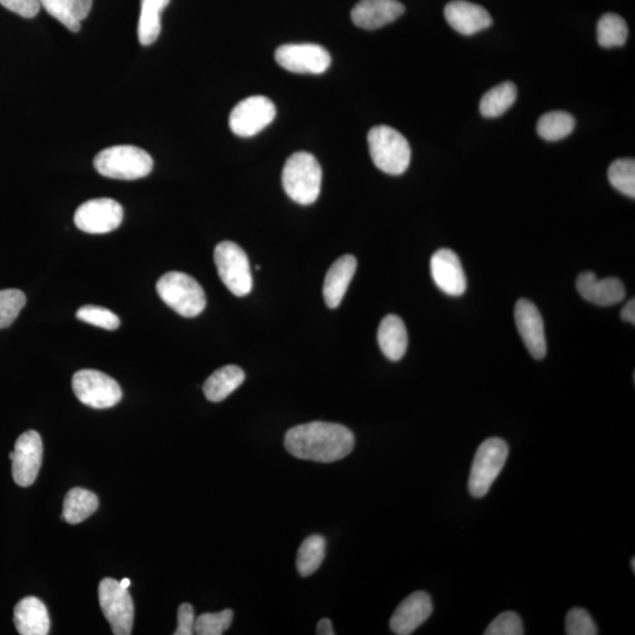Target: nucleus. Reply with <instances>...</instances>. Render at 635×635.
Returning <instances> with one entry per match:
<instances>
[{
    "instance_id": "1",
    "label": "nucleus",
    "mask_w": 635,
    "mask_h": 635,
    "mask_svg": "<svg viewBox=\"0 0 635 635\" xmlns=\"http://www.w3.org/2000/svg\"><path fill=\"white\" fill-rule=\"evenodd\" d=\"M356 439L344 425L312 421L287 431L285 449L293 457L317 463H334L349 456Z\"/></svg>"
},
{
    "instance_id": "2",
    "label": "nucleus",
    "mask_w": 635,
    "mask_h": 635,
    "mask_svg": "<svg viewBox=\"0 0 635 635\" xmlns=\"http://www.w3.org/2000/svg\"><path fill=\"white\" fill-rule=\"evenodd\" d=\"M323 171L318 160L307 152L294 153L285 163L282 182L286 195L300 205H311L319 198Z\"/></svg>"
},
{
    "instance_id": "3",
    "label": "nucleus",
    "mask_w": 635,
    "mask_h": 635,
    "mask_svg": "<svg viewBox=\"0 0 635 635\" xmlns=\"http://www.w3.org/2000/svg\"><path fill=\"white\" fill-rule=\"evenodd\" d=\"M370 155L380 171L391 176H400L409 169L411 146L399 131L391 126L373 127L367 136Z\"/></svg>"
},
{
    "instance_id": "4",
    "label": "nucleus",
    "mask_w": 635,
    "mask_h": 635,
    "mask_svg": "<svg viewBox=\"0 0 635 635\" xmlns=\"http://www.w3.org/2000/svg\"><path fill=\"white\" fill-rule=\"evenodd\" d=\"M93 165L106 178L136 180L149 176L153 159L143 149L133 145H118L99 152Z\"/></svg>"
},
{
    "instance_id": "5",
    "label": "nucleus",
    "mask_w": 635,
    "mask_h": 635,
    "mask_svg": "<svg viewBox=\"0 0 635 635\" xmlns=\"http://www.w3.org/2000/svg\"><path fill=\"white\" fill-rule=\"evenodd\" d=\"M157 292L163 302L180 316L195 318L205 310L203 287L189 274L172 271L158 280Z\"/></svg>"
},
{
    "instance_id": "6",
    "label": "nucleus",
    "mask_w": 635,
    "mask_h": 635,
    "mask_svg": "<svg viewBox=\"0 0 635 635\" xmlns=\"http://www.w3.org/2000/svg\"><path fill=\"white\" fill-rule=\"evenodd\" d=\"M508 445L500 438H490L479 446L469 479V491L474 498H483L504 469Z\"/></svg>"
},
{
    "instance_id": "7",
    "label": "nucleus",
    "mask_w": 635,
    "mask_h": 635,
    "mask_svg": "<svg viewBox=\"0 0 635 635\" xmlns=\"http://www.w3.org/2000/svg\"><path fill=\"white\" fill-rule=\"evenodd\" d=\"M215 263L224 285L237 297H245L252 290L249 257L233 242L219 243L215 250Z\"/></svg>"
},
{
    "instance_id": "8",
    "label": "nucleus",
    "mask_w": 635,
    "mask_h": 635,
    "mask_svg": "<svg viewBox=\"0 0 635 635\" xmlns=\"http://www.w3.org/2000/svg\"><path fill=\"white\" fill-rule=\"evenodd\" d=\"M76 397L92 409H110L122 400L123 392L117 381L100 371H78L72 378Z\"/></svg>"
},
{
    "instance_id": "9",
    "label": "nucleus",
    "mask_w": 635,
    "mask_h": 635,
    "mask_svg": "<svg viewBox=\"0 0 635 635\" xmlns=\"http://www.w3.org/2000/svg\"><path fill=\"white\" fill-rule=\"evenodd\" d=\"M98 598L113 634L130 635L135 621V606L127 588L115 579L106 578L99 584Z\"/></svg>"
},
{
    "instance_id": "10",
    "label": "nucleus",
    "mask_w": 635,
    "mask_h": 635,
    "mask_svg": "<svg viewBox=\"0 0 635 635\" xmlns=\"http://www.w3.org/2000/svg\"><path fill=\"white\" fill-rule=\"evenodd\" d=\"M277 109L272 100L264 96H252L242 100L230 115V129L238 137L258 135L276 118Z\"/></svg>"
},
{
    "instance_id": "11",
    "label": "nucleus",
    "mask_w": 635,
    "mask_h": 635,
    "mask_svg": "<svg viewBox=\"0 0 635 635\" xmlns=\"http://www.w3.org/2000/svg\"><path fill=\"white\" fill-rule=\"evenodd\" d=\"M124 218V210L116 200L92 199L78 207L75 224L80 231L91 235H104L118 229Z\"/></svg>"
},
{
    "instance_id": "12",
    "label": "nucleus",
    "mask_w": 635,
    "mask_h": 635,
    "mask_svg": "<svg viewBox=\"0 0 635 635\" xmlns=\"http://www.w3.org/2000/svg\"><path fill=\"white\" fill-rule=\"evenodd\" d=\"M274 57L283 69L303 75H322L332 62L329 51L317 44H286Z\"/></svg>"
},
{
    "instance_id": "13",
    "label": "nucleus",
    "mask_w": 635,
    "mask_h": 635,
    "mask_svg": "<svg viewBox=\"0 0 635 635\" xmlns=\"http://www.w3.org/2000/svg\"><path fill=\"white\" fill-rule=\"evenodd\" d=\"M11 461L17 485L29 487L35 483L43 461V441L38 432L28 431L17 439Z\"/></svg>"
},
{
    "instance_id": "14",
    "label": "nucleus",
    "mask_w": 635,
    "mask_h": 635,
    "mask_svg": "<svg viewBox=\"0 0 635 635\" xmlns=\"http://www.w3.org/2000/svg\"><path fill=\"white\" fill-rule=\"evenodd\" d=\"M517 329L528 352L534 359H544L547 353L543 316L531 300L520 299L514 310Z\"/></svg>"
},
{
    "instance_id": "15",
    "label": "nucleus",
    "mask_w": 635,
    "mask_h": 635,
    "mask_svg": "<svg viewBox=\"0 0 635 635\" xmlns=\"http://www.w3.org/2000/svg\"><path fill=\"white\" fill-rule=\"evenodd\" d=\"M431 274L433 282L447 296H463L467 289V280L463 265L456 252L440 249L431 259Z\"/></svg>"
},
{
    "instance_id": "16",
    "label": "nucleus",
    "mask_w": 635,
    "mask_h": 635,
    "mask_svg": "<svg viewBox=\"0 0 635 635\" xmlns=\"http://www.w3.org/2000/svg\"><path fill=\"white\" fill-rule=\"evenodd\" d=\"M433 612L432 599L426 592L418 591L401 601L390 620L394 634L409 635L425 623Z\"/></svg>"
},
{
    "instance_id": "17",
    "label": "nucleus",
    "mask_w": 635,
    "mask_h": 635,
    "mask_svg": "<svg viewBox=\"0 0 635 635\" xmlns=\"http://www.w3.org/2000/svg\"><path fill=\"white\" fill-rule=\"evenodd\" d=\"M398 0H360L351 12L354 25L364 30H378L404 15Z\"/></svg>"
},
{
    "instance_id": "18",
    "label": "nucleus",
    "mask_w": 635,
    "mask_h": 635,
    "mask_svg": "<svg viewBox=\"0 0 635 635\" xmlns=\"http://www.w3.org/2000/svg\"><path fill=\"white\" fill-rule=\"evenodd\" d=\"M444 13L451 28L464 36L476 35L489 29L493 23L489 11L466 0H453L445 6Z\"/></svg>"
},
{
    "instance_id": "19",
    "label": "nucleus",
    "mask_w": 635,
    "mask_h": 635,
    "mask_svg": "<svg viewBox=\"0 0 635 635\" xmlns=\"http://www.w3.org/2000/svg\"><path fill=\"white\" fill-rule=\"evenodd\" d=\"M577 290L587 302L598 306L619 304L626 296L625 286L620 279H599L593 272L579 274Z\"/></svg>"
},
{
    "instance_id": "20",
    "label": "nucleus",
    "mask_w": 635,
    "mask_h": 635,
    "mask_svg": "<svg viewBox=\"0 0 635 635\" xmlns=\"http://www.w3.org/2000/svg\"><path fill=\"white\" fill-rule=\"evenodd\" d=\"M356 270L357 259L351 254H346L336 260L327 271L323 292L325 303L330 309H337L342 304Z\"/></svg>"
},
{
    "instance_id": "21",
    "label": "nucleus",
    "mask_w": 635,
    "mask_h": 635,
    "mask_svg": "<svg viewBox=\"0 0 635 635\" xmlns=\"http://www.w3.org/2000/svg\"><path fill=\"white\" fill-rule=\"evenodd\" d=\"M13 621L19 634L46 635L50 631L48 608L36 597H26L19 601L13 613Z\"/></svg>"
},
{
    "instance_id": "22",
    "label": "nucleus",
    "mask_w": 635,
    "mask_h": 635,
    "mask_svg": "<svg viewBox=\"0 0 635 635\" xmlns=\"http://www.w3.org/2000/svg\"><path fill=\"white\" fill-rule=\"evenodd\" d=\"M378 343L381 352L392 362H398L405 356L409 345V334L403 320L394 314H389L379 325Z\"/></svg>"
},
{
    "instance_id": "23",
    "label": "nucleus",
    "mask_w": 635,
    "mask_h": 635,
    "mask_svg": "<svg viewBox=\"0 0 635 635\" xmlns=\"http://www.w3.org/2000/svg\"><path fill=\"white\" fill-rule=\"evenodd\" d=\"M93 0H39L40 8L56 18L65 28L78 32L82 22L88 18Z\"/></svg>"
},
{
    "instance_id": "24",
    "label": "nucleus",
    "mask_w": 635,
    "mask_h": 635,
    "mask_svg": "<svg viewBox=\"0 0 635 635\" xmlns=\"http://www.w3.org/2000/svg\"><path fill=\"white\" fill-rule=\"evenodd\" d=\"M245 381V372L236 365H227L213 372L203 386L207 400L220 403L231 396Z\"/></svg>"
},
{
    "instance_id": "25",
    "label": "nucleus",
    "mask_w": 635,
    "mask_h": 635,
    "mask_svg": "<svg viewBox=\"0 0 635 635\" xmlns=\"http://www.w3.org/2000/svg\"><path fill=\"white\" fill-rule=\"evenodd\" d=\"M171 0H142L140 2V17L138 23L139 43L149 46L156 42L162 31L163 10Z\"/></svg>"
},
{
    "instance_id": "26",
    "label": "nucleus",
    "mask_w": 635,
    "mask_h": 635,
    "mask_svg": "<svg viewBox=\"0 0 635 635\" xmlns=\"http://www.w3.org/2000/svg\"><path fill=\"white\" fill-rule=\"evenodd\" d=\"M98 506L99 499L95 493L76 487L66 494L63 518L71 525L83 523L98 510Z\"/></svg>"
},
{
    "instance_id": "27",
    "label": "nucleus",
    "mask_w": 635,
    "mask_h": 635,
    "mask_svg": "<svg viewBox=\"0 0 635 635\" xmlns=\"http://www.w3.org/2000/svg\"><path fill=\"white\" fill-rule=\"evenodd\" d=\"M518 96L517 86L512 82H504L487 91L480 100V113L485 118H498L503 116L512 105L516 103Z\"/></svg>"
},
{
    "instance_id": "28",
    "label": "nucleus",
    "mask_w": 635,
    "mask_h": 635,
    "mask_svg": "<svg viewBox=\"0 0 635 635\" xmlns=\"http://www.w3.org/2000/svg\"><path fill=\"white\" fill-rule=\"evenodd\" d=\"M576 127V119L570 113L553 111L541 116L537 124L538 135L547 142H559L570 136Z\"/></svg>"
},
{
    "instance_id": "29",
    "label": "nucleus",
    "mask_w": 635,
    "mask_h": 635,
    "mask_svg": "<svg viewBox=\"0 0 635 635\" xmlns=\"http://www.w3.org/2000/svg\"><path fill=\"white\" fill-rule=\"evenodd\" d=\"M326 556V540L314 534L304 540L297 557V570L302 577H310L322 566Z\"/></svg>"
},
{
    "instance_id": "30",
    "label": "nucleus",
    "mask_w": 635,
    "mask_h": 635,
    "mask_svg": "<svg viewBox=\"0 0 635 635\" xmlns=\"http://www.w3.org/2000/svg\"><path fill=\"white\" fill-rule=\"evenodd\" d=\"M597 36L601 48L612 49L624 46L628 38L625 19L617 13H606L599 19Z\"/></svg>"
},
{
    "instance_id": "31",
    "label": "nucleus",
    "mask_w": 635,
    "mask_h": 635,
    "mask_svg": "<svg viewBox=\"0 0 635 635\" xmlns=\"http://www.w3.org/2000/svg\"><path fill=\"white\" fill-rule=\"evenodd\" d=\"M608 180L623 195L635 198V162L634 159H618L608 169Z\"/></svg>"
},
{
    "instance_id": "32",
    "label": "nucleus",
    "mask_w": 635,
    "mask_h": 635,
    "mask_svg": "<svg viewBox=\"0 0 635 635\" xmlns=\"http://www.w3.org/2000/svg\"><path fill=\"white\" fill-rule=\"evenodd\" d=\"M25 304L24 292L17 289L0 291V330L6 329L15 322Z\"/></svg>"
},
{
    "instance_id": "33",
    "label": "nucleus",
    "mask_w": 635,
    "mask_h": 635,
    "mask_svg": "<svg viewBox=\"0 0 635 635\" xmlns=\"http://www.w3.org/2000/svg\"><path fill=\"white\" fill-rule=\"evenodd\" d=\"M80 322L88 323L100 329L115 331L120 326V319L117 314L105 307L86 305L80 307L76 313Z\"/></svg>"
},
{
    "instance_id": "34",
    "label": "nucleus",
    "mask_w": 635,
    "mask_h": 635,
    "mask_svg": "<svg viewBox=\"0 0 635 635\" xmlns=\"http://www.w3.org/2000/svg\"><path fill=\"white\" fill-rule=\"evenodd\" d=\"M233 617L232 610L218 613H205L195 621V633L198 635H222L229 630Z\"/></svg>"
},
{
    "instance_id": "35",
    "label": "nucleus",
    "mask_w": 635,
    "mask_h": 635,
    "mask_svg": "<svg viewBox=\"0 0 635 635\" xmlns=\"http://www.w3.org/2000/svg\"><path fill=\"white\" fill-rule=\"evenodd\" d=\"M566 633L568 635H596L598 628L590 613L584 608H572L566 617Z\"/></svg>"
},
{
    "instance_id": "36",
    "label": "nucleus",
    "mask_w": 635,
    "mask_h": 635,
    "mask_svg": "<svg viewBox=\"0 0 635 635\" xmlns=\"http://www.w3.org/2000/svg\"><path fill=\"white\" fill-rule=\"evenodd\" d=\"M524 625L517 613H501L486 628L485 635H523Z\"/></svg>"
},
{
    "instance_id": "37",
    "label": "nucleus",
    "mask_w": 635,
    "mask_h": 635,
    "mask_svg": "<svg viewBox=\"0 0 635 635\" xmlns=\"http://www.w3.org/2000/svg\"><path fill=\"white\" fill-rule=\"evenodd\" d=\"M0 5L24 18L36 17L40 11L39 0H0Z\"/></svg>"
},
{
    "instance_id": "38",
    "label": "nucleus",
    "mask_w": 635,
    "mask_h": 635,
    "mask_svg": "<svg viewBox=\"0 0 635 635\" xmlns=\"http://www.w3.org/2000/svg\"><path fill=\"white\" fill-rule=\"evenodd\" d=\"M195 610L190 604L180 605L178 610V627L175 635H192L195 633Z\"/></svg>"
},
{
    "instance_id": "39",
    "label": "nucleus",
    "mask_w": 635,
    "mask_h": 635,
    "mask_svg": "<svg viewBox=\"0 0 635 635\" xmlns=\"http://www.w3.org/2000/svg\"><path fill=\"white\" fill-rule=\"evenodd\" d=\"M621 319L626 323L635 324V300L631 299L620 313Z\"/></svg>"
},
{
    "instance_id": "40",
    "label": "nucleus",
    "mask_w": 635,
    "mask_h": 635,
    "mask_svg": "<svg viewBox=\"0 0 635 635\" xmlns=\"http://www.w3.org/2000/svg\"><path fill=\"white\" fill-rule=\"evenodd\" d=\"M317 634L319 635H334L336 632L333 630V626L330 619H322L317 625Z\"/></svg>"
},
{
    "instance_id": "41",
    "label": "nucleus",
    "mask_w": 635,
    "mask_h": 635,
    "mask_svg": "<svg viewBox=\"0 0 635 635\" xmlns=\"http://www.w3.org/2000/svg\"><path fill=\"white\" fill-rule=\"evenodd\" d=\"M120 585H122V587L127 588V590H129V587L131 585V580L130 579H123L122 581H119Z\"/></svg>"
},
{
    "instance_id": "42",
    "label": "nucleus",
    "mask_w": 635,
    "mask_h": 635,
    "mask_svg": "<svg viewBox=\"0 0 635 635\" xmlns=\"http://www.w3.org/2000/svg\"><path fill=\"white\" fill-rule=\"evenodd\" d=\"M631 567H632V571L635 572V558H632Z\"/></svg>"
}]
</instances>
